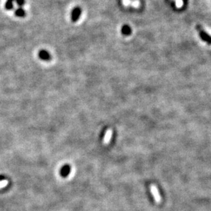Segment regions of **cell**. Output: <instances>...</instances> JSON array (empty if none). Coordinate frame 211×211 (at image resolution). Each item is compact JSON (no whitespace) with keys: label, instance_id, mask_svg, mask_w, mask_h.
Instances as JSON below:
<instances>
[{"label":"cell","instance_id":"7a4b0ae2","mask_svg":"<svg viewBox=\"0 0 211 211\" xmlns=\"http://www.w3.org/2000/svg\"><path fill=\"white\" fill-rule=\"evenodd\" d=\"M81 14V9L79 7H76L73 9L71 14V19L72 22H76L79 19Z\"/></svg>","mask_w":211,"mask_h":211},{"label":"cell","instance_id":"277c9868","mask_svg":"<svg viewBox=\"0 0 211 211\" xmlns=\"http://www.w3.org/2000/svg\"><path fill=\"white\" fill-rule=\"evenodd\" d=\"M112 133H113L112 130L111 129H108V130L107 131L105 137H104L103 139V144H105V145H107V144H109L111 139H112Z\"/></svg>","mask_w":211,"mask_h":211},{"label":"cell","instance_id":"52a82bcc","mask_svg":"<svg viewBox=\"0 0 211 211\" xmlns=\"http://www.w3.org/2000/svg\"><path fill=\"white\" fill-rule=\"evenodd\" d=\"M122 34L129 36L131 34V29L128 26H124L122 28Z\"/></svg>","mask_w":211,"mask_h":211},{"label":"cell","instance_id":"8fae6325","mask_svg":"<svg viewBox=\"0 0 211 211\" xmlns=\"http://www.w3.org/2000/svg\"><path fill=\"white\" fill-rule=\"evenodd\" d=\"M176 4L177 8H180L182 6H183V0H176Z\"/></svg>","mask_w":211,"mask_h":211},{"label":"cell","instance_id":"3957f363","mask_svg":"<svg viewBox=\"0 0 211 211\" xmlns=\"http://www.w3.org/2000/svg\"><path fill=\"white\" fill-rule=\"evenodd\" d=\"M38 57L40 60H43V61L48 62L50 61L51 59V56L50 53L46 50H41L38 53Z\"/></svg>","mask_w":211,"mask_h":211},{"label":"cell","instance_id":"9c48e42d","mask_svg":"<svg viewBox=\"0 0 211 211\" xmlns=\"http://www.w3.org/2000/svg\"><path fill=\"white\" fill-rule=\"evenodd\" d=\"M8 185V180H0V189L7 187Z\"/></svg>","mask_w":211,"mask_h":211},{"label":"cell","instance_id":"8992f818","mask_svg":"<svg viewBox=\"0 0 211 211\" xmlns=\"http://www.w3.org/2000/svg\"><path fill=\"white\" fill-rule=\"evenodd\" d=\"M14 14H15L16 16H18V17H24V16L26 15V12L24 10V9H23L22 8L20 7L15 10Z\"/></svg>","mask_w":211,"mask_h":211},{"label":"cell","instance_id":"7c38bea8","mask_svg":"<svg viewBox=\"0 0 211 211\" xmlns=\"http://www.w3.org/2000/svg\"><path fill=\"white\" fill-rule=\"evenodd\" d=\"M8 1H10L13 2V1H15V0H8Z\"/></svg>","mask_w":211,"mask_h":211},{"label":"cell","instance_id":"30bf717a","mask_svg":"<svg viewBox=\"0 0 211 211\" xmlns=\"http://www.w3.org/2000/svg\"><path fill=\"white\" fill-rule=\"evenodd\" d=\"M15 1L16 3L17 4V5L18 6H20L21 8L22 6L24 5L25 3H26V1H25V0H15Z\"/></svg>","mask_w":211,"mask_h":211},{"label":"cell","instance_id":"ba28073f","mask_svg":"<svg viewBox=\"0 0 211 211\" xmlns=\"http://www.w3.org/2000/svg\"><path fill=\"white\" fill-rule=\"evenodd\" d=\"M13 8H14L13 3H12V1H8V0H7V1H6V4H5V8H6V9L8 10H10L13 9Z\"/></svg>","mask_w":211,"mask_h":211},{"label":"cell","instance_id":"6da1fadb","mask_svg":"<svg viewBox=\"0 0 211 211\" xmlns=\"http://www.w3.org/2000/svg\"><path fill=\"white\" fill-rule=\"evenodd\" d=\"M150 191L152 195H153V197L155 200L156 203H160L161 201V195L158 192V190L157 187H156L154 185H150Z\"/></svg>","mask_w":211,"mask_h":211},{"label":"cell","instance_id":"5b68a950","mask_svg":"<svg viewBox=\"0 0 211 211\" xmlns=\"http://www.w3.org/2000/svg\"><path fill=\"white\" fill-rule=\"evenodd\" d=\"M200 36L203 40L207 42L208 44H211V36L208 34H206L205 32L201 31V32H200Z\"/></svg>","mask_w":211,"mask_h":211}]
</instances>
